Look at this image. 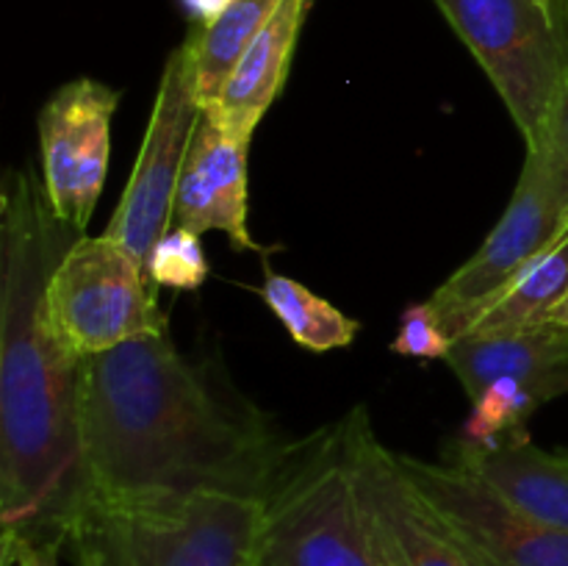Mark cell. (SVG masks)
<instances>
[{"label":"cell","mask_w":568,"mask_h":566,"mask_svg":"<svg viewBox=\"0 0 568 566\" xmlns=\"http://www.w3.org/2000/svg\"><path fill=\"white\" fill-rule=\"evenodd\" d=\"M538 6H541L544 11H552V14H558L560 11V0H536Z\"/></svg>","instance_id":"25"},{"label":"cell","mask_w":568,"mask_h":566,"mask_svg":"<svg viewBox=\"0 0 568 566\" xmlns=\"http://www.w3.org/2000/svg\"><path fill=\"white\" fill-rule=\"evenodd\" d=\"M449 347H453V338L444 331L442 316L436 314V309L427 303H414L403 311L399 316V333L392 342V353L405 355V358H447Z\"/></svg>","instance_id":"20"},{"label":"cell","mask_w":568,"mask_h":566,"mask_svg":"<svg viewBox=\"0 0 568 566\" xmlns=\"http://www.w3.org/2000/svg\"><path fill=\"white\" fill-rule=\"evenodd\" d=\"M480 61L508 105L527 150L541 142L568 70V20L536 0H433Z\"/></svg>","instance_id":"5"},{"label":"cell","mask_w":568,"mask_h":566,"mask_svg":"<svg viewBox=\"0 0 568 566\" xmlns=\"http://www.w3.org/2000/svg\"><path fill=\"white\" fill-rule=\"evenodd\" d=\"M530 150L541 155L549 181H552L560 203H564L568 211V70H566L564 83H560L558 94H555L552 109H549L541 142Z\"/></svg>","instance_id":"21"},{"label":"cell","mask_w":568,"mask_h":566,"mask_svg":"<svg viewBox=\"0 0 568 566\" xmlns=\"http://www.w3.org/2000/svg\"><path fill=\"white\" fill-rule=\"evenodd\" d=\"M81 233L31 166L0 186V542L70 544L89 511L81 370L48 320V283Z\"/></svg>","instance_id":"2"},{"label":"cell","mask_w":568,"mask_h":566,"mask_svg":"<svg viewBox=\"0 0 568 566\" xmlns=\"http://www.w3.org/2000/svg\"><path fill=\"white\" fill-rule=\"evenodd\" d=\"M447 458L475 469L544 525L568 533V447L544 449L521 433L486 447L449 442Z\"/></svg>","instance_id":"15"},{"label":"cell","mask_w":568,"mask_h":566,"mask_svg":"<svg viewBox=\"0 0 568 566\" xmlns=\"http://www.w3.org/2000/svg\"><path fill=\"white\" fill-rule=\"evenodd\" d=\"M294 438L170 331L83 358L81 447L92 505H159L203 492L261 499Z\"/></svg>","instance_id":"1"},{"label":"cell","mask_w":568,"mask_h":566,"mask_svg":"<svg viewBox=\"0 0 568 566\" xmlns=\"http://www.w3.org/2000/svg\"><path fill=\"white\" fill-rule=\"evenodd\" d=\"M349 472L358 508L383 566H475L430 514L397 464V453L375 436L364 408L344 416Z\"/></svg>","instance_id":"10"},{"label":"cell","mask_w":568,"mask_h":566,"mask_svg":"<svg viewBox=\"0 0 568 566\" xmlns=\"http://www.w3.org/2000/svg\"><path fill=\"white\" fill-rule=\"evenodd\" d=\"M250 139L236 137L211 114L200 117L172 205V222L194 233L222 231L233 250L264 253L250 233Z\"/></svg>","instance_id":"12"},{"label":"cell","mask_w":568,"mask_h":566,"mask_svg":"<svg viewBox=\"0 0 568 566\" xmlns=\"http://www.w3.org/2000/svg\"><path fill=\"white\" fill-rule=\"evenodd\" d=\"M560 6H564V11H566V20H568V0H560Z\"/></svg>","instance_id":"26"},{"label":"cell","mask_w":568,"mask_h":566,"mask_svg":"<svg viewBox=\"0 0 568 566\" xmlns=\"http://www.w3.org/2000/svg\"><path fill=\"white\" fill-rule=\"evenodd\" d=\"M261 499L203 492L159 505H92L70 544L78 566H253Z\"/></svg>","instance_id":"4"},{"label":"cell","mask_w":568,"mask_h":566,"mask_svg":"<svg viewBox=\"0 0 568 566\" xmlns=\"http://www.w3.org/2000/svg\"><path fill=\"white\" fill-rule=\"evenodd\" d=\"M183 9L189 11V17L194 20V26H209L214 22L233 0H181Z\"/></svg>","instance_id":"23"},{"label":"cell","mask_w":568,"mask_h":566,"mask_svg":"<svg viewBox=\"0 0 568 566\" xmlns=\"http://www.w3.org/2000/svg\"><path fill=\"white\" fill-rule=\"evenodd\" d=\"M281 3L283 0H233L214 22L189 31L186 39L194 50V75L203 109L220 98L233 67Z\"/></svg>","instance_id":"17"},{"label":"cell","mask_w":568,"mask_h":566,"mask_svg":"<svg viewBox=\"0 0 568 566\" xmlns=\"http://www.w3.org/2000/svg\"><path fill=\"white\" fill-rule=\"evenodd\" d=\"M253 566H383L358 508L342 420L294 438L261 497Z\"/></svg>","instance_id":"3"},{"label":"cell","mask_w":568,"mask_h":566,"mask_svg":"<svg viewBox=\"0 0 568 566\" xmlns=\"http://www.w3.org/2000/svg\"><path fill=\"white\" fill-rule=\"evenodd\" d=\"M120 92L94 78H75L48 98L39 111L42 186L64 225L87 231L111 155V117Z\"/></svg>","instance_id":"11"},{"label":"cell","mask_w":568,"mask_h":566,"mask_svg":"<svg viewBox=\"0 0 568 566\" xmlns=\"http://www.w3.org/2000/svg\"><path fill=\"white\" fill-rule=\"evenodd\" d=\"M311 6L314 0H283L277 6L272 20L261 28L258 37L250 42L239 64L233 67L220 98L203 109L205 114L214 117L222 128L236 137L253 139L258 122L283 92Z\"/></svg>","instance_id":"14"},{"label":"cell","mask_w":568,"mask_h":566,"mask_svg":"<svg viewBox=\"0 0 568 566\" xmlns=\"http://www.w3.org/2000/svg\"><path fill=\"white\" fill-rule=\"evenodd\" d=\"M547 322H552V325L566 327V331H568V294H566L564 300H560L558 309H555L552 314H549V320H547Z\"/></svg>","instance_id":"24"},{"label":"cell","mask_w":568,"mask_h":566,"mask_svg":"<svg viewBox=\"0 0 568 566\" xmlns=\"http://www.w3.org/2000/svg\"><path fill=\"white\" fill-rule=\"evenodd\" d=\"M397 464L475 566H568V533L521 511L466 464L399 453Z\"/></svg>","instance_id":"7"},{"label":"cell","mask_w":568,"mask_h":566,"mask_svg":"<svg viewBox=\"0 0 568 566\" xmlns=\"http://www.w3.org/2000/svg\"><path fill=\"white\" fill-rule=\"evenodd\" d=\"M568 294V231L525 266L475 320L466 333H499L544 325ZM464 333V336H466Z\"/></svg>","instance_id":"16"},{"label":"cell","mask_w":568,"mask_h":566,"mask_svg":"<svg viewBox=\"0 0 568 566\" xmlns=\"http://www.w3.org/2000/svg\"><path fill=\"white\" fill-rule=\"evenodd\" d=\"M200 117L203 103L194 75V50L183 39L161 72L142 150L105 228V236L131 250L139 261H148L153 244L172 228V205Z\"/></svg>","instance_id":"8"},{"label":"cell","mask_w":568,"mask_h":566,"mask_svg":"<svg viewBox=\"0 0 568 566\" xmlns=\"http://www.w3.org/2000/svg\"><path fill=\"white\" fill-rule=\"evenodd\" d=\"M261 297L270 305L272 314L283 322L288 336L311 353L349 347L361 331L358 322L349 320L344 311H338L336 305L327 303L325 297L314 294L294 277L281 275L275 270H264Z\"/></svg>","instance_id":"18"},{"label":"cell","mask_w":568,"mask_h":566,"mask_svg":"<svg viewBox=\"0 0 568 566\" xmlns=\"http://www.w3.org/2000/svg\"><path fill=\"white\" fill-rule=\"evenodd\" d=\"M144 266L155 289H175V292H197L211 272L200 233L183 225H172L153 244Z\"/></svg>","instance_id":"19"},{"label":"cell","mask_w":568,"mask_h":566,"mask_svg":"<svg viewBox=\"0 0 568 566\" xmlns=\"http://www.w3.org/2000/svg\"><path fill=\"white\" fill-rule=\"evenodd\" d=\"M568 231V211L547 175L541 155L527 150L508 209L475 255L433 292L430 305L447 336L460 338L469 322L547 247Z\"/></svg>","instance_id":"9"},{"label":"cell","mask_w":568,"mask_h":566,"mask_svg":"<svg viewBox=\"0 0 568 566\" xmlns=\"http://www.w3.org/2000/svg\"><path fill=\"white\" fill-rule=\"evenodd\" d=\"M64 544H28V542H0V566H59V555Z\"/></svg>","instance_id":"22"},{"label":"cell","mask_w":568,"mask_h":566,"mask_svg":"<svg viewBox=\"0 0 568 566\" xmlns=\"http://www.w3.org/2000/svg\"><path fill=\"white\" fill-rule=\"evenodd\" d=\"M444 361L469 400L480 397L483 388L499 377L525 383L547 403L568 394V331L552 322L519 331L466 333L455 338Z\"/></svg>","instance_id":"13"},{"label":"cell","mask_w":568,"mask_h":566,"mask_svg":"<svg viewBox=\"0 0 568 566\" xmlns=\"http://www.w3.org/2000/svg\"><path fill=\"white\" fill-rule=\"evenodd\" d=\"M48 320L81 358L170 331L144 261L105 233H81L61 255L48 283Z\"/></svg>","instance_id":"6"}]
</instances>
